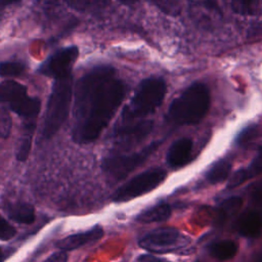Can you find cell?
Segmentation results:
<instances>
[{"label": "cell", "mask_w": 262, "mask_h": 262, "mask_svg": "<svg viewBox=\"0 0 262 262\" xmlns=\"http://www.w3.org/2000/svg\"><path fill=\"white\" fill-rule=\"evenodd\" d=\"M126 93L123 81L112 67H97L83 76L75 91L73 139L77 143L95 140L107 126Z\"/></svg>", "instance_id": "obj_1"}, {"label": "cell", "mask_w": 262, "mask_h": 262, "mask_svg": "<svg viewBox=\"0 0 262 262\" xmlns=\"http://www.w3.org/2000/svg\"><path fill=\"white\" fill-rule=\"evenodd\" d=\"M209 106L210 93L207 86L194 83L172 101L168 119L176 125H193L203 120Z\"/></svg>", "instance_id": "obj_2"}, {"label": "cell", "mask_w": 262, "mask_h": 262, "mask_svg": "<svg viewBox=\"0 0 262 262\" xmlns=\"http://www.w3.org/2000/svg\"><path fill=\"white\" fill-rule=\"evenodd\" d=\"M166 89V83L161 78H149L142 81L122 113L123 121L129 122L154 113L162 103Z\"/></svg>", "instance_id": "obj_3"}, {"label": "cell", "mask_w": 262, "mask_h": 262, "mask_svg": "<svg viewBox=\"0 0 262 262\" xmlns=\"http://www.w3.org/2000/svg\"><path fill=\"white\" fill-rule=\"evenodd\" d=\"M73 94V78L72 75L56 79L51 93L49 95L45 121L43 127V136L45 138L52 137L62 126L67 120Z\"/></svg>", "instance_id": "obj_4"}, {"label": "cell", "mask_w": 262, "mask_h": 262, "mask_svg": "<svg viewBox=\"0 0 262 262\" xmlns=\"http://www.w3.org/2000/svg\"><path fill=\"white\" fill-rule=\"evenodd\" d=\"M167 177L166 170L151 168L136 175L119 187L114 195V202H128L157 188Z\"/></svg>", "instance_id": "obj_5"}, {"label": "cell", "mask_w": 262, "mask_h": 262, "mask_svg": "<svg viewBox=\"0 0 262 262\" xmlns=\"http://www.w3.org/2000/svg\"><path fill=\"white\" fill-rule=\"evenodd\" d=\"M160 145L161 141H155L143 149L131 155H116L107 157L102 161L101 168L107 176L115 179H122L144 163Z\"/></svg>", "instance_id": "obj_6"}, {"label": "cell", "mask_w": 262, "mask_h": 262, "mask_svg": "<svg viewBox=\"0 0 262 262\" xmlns=\"http://www.w3.org/2000/svg\"><path fill=\"white\" fill-rule=\"evenodd\" d=\"M188 238L175 228H162L154 230L139 241V246L146 251L164 254L181 249L188 244Z\"/></svg>", "instance_id": "obj_7"}, {"label": "cell", "mask_w": 262, "mask_h": 262, "mask_svg": "<svg viewBox=\"0 0 262 262\" xmlns=\"http://www.w3.org/2000/svg\"><path fill=\"white\" fill-rule=\"evenodd\" d=\"M78 55L79 50L76 46L61 48L41 64L39 72L42 75L54 78L55 80L66 78L72 75V68Z\"/></svg>", "instance_id": "obj_8"}, {"label": "cell", "mask_w": 262, "mask_h": 262, "mask_svg": "<svg viewBox=\"0 0 262 262\" xmlns=\"http://www.w3.org/2000/svg\"><path fill=\"white\" fill-rule=\"evenodd\" d=\"M103 229L100 226H95L87 231L69 235L56 243V247L61 251H71L80 248L88 243L95 242L102 237Z\"/></svg>", "instance_id": "obj_9"}, {"label": "cell", "mask_w": 262, "mask_h": 262, "mask_svg": "<svg viewBox=\"0 0 262 262\" xmlns=\"http://www.w3.org/2000/svg\"><path fill=\"white\" fill-rule=\"evenodd\" d=\"M192 141L189 138H180L174 141L168 149L167 162L173 168H180L185 165L190 157Z\"/></svg>", "instance_id": "obj_10"}, {"label": "cell", "mask_w": 262, "mask_h": 262, "mask_svg": "<svg viewBox=\"0 0 262 262\" xmlns=\"http://www.w3.org/2000/svg\"><path fill=\"white\" fill-rule=\"evenodd\" d=\"M152 129V122L144 121L136 125H124L116 129L115 137L122 142H133L143 139Z\"/></svg>", "instance_id": "obj_11"}, {"label": "cell", "mask_w": 262, "mask_h": 262, "mask_svg": "<svg viewBox=\"0 0 262 262\" xmlns=\"http://www.w3.org/2000/svg\"><path fill=\"white\" fill-rule=\"evenodd\" d=\"M238 232L246 237H257L262 230V219L255 211L244 213L237 221Z\"/></svg>", "instance_id": "obj_12"}, {"label": "cell", "mask_w": 262, "mask_h": 262, "mask_svg": "<svg viewBox=\"0 0 262 262\" xmlns=\"http://www.w3.org/2000/svg\"><path fill=\"white\" fill-rule=\"evenodd\" d=\"M6 213L10 219L20 224H31L35 220V209L32 205L24 202L8 204Z\"/></svg>", "instance_id": "obj_13"}, {"label": "cell", "mask_w": 262, "mask_h": 262, "mask_svg": "<svg viewBox=\"0 0 262 262\" xmlns=\"http://www.w3.org/2000/svg\"><path fill=\"white\" fill-rule=\"evenodd\" d=\"M26 95H28L27 87L18 82L9 80L0 84V101L11 104L18 101Z\"/></svg>", "instance_id": "obj_14"}, {"label": "cell", "mask_w": 262, "mask_h": 262, "mask_svg": "<svg viewBox=\"0 0 262 262\" xmlns=\"http://www.w3.org/2000/svg\"><path fill=\"white\" fill-rule=\"evenodd\" d=\"M171 213L172 210L168 204H159L140 213L136 217V220L140 223L162 222L167 220L171 216Z\"/></svg>", "instance_id": "obj_15"}, {"label": "cell", "mask_w": 262, "mask_h": 262, "mask_svg": "<svg viewBox=\"0 0 262 262\" xmlns=\"http://www.w3.org/2000/svg\"><path fill=\"white\" fill-rule=\"evenodd\" d=\"M9 106L20 117L33 118L38 115L41 107V101L38 98L26 95L18 101L9 104Z\"/></svg>", "instance_id": "obj_16"}, {"label": "cell", "mask_w": 262, "mask_h": 262, "mask_svg": "<svg viewBox=\"0 0 262 262\" xmlns=\"http://www.w3.org/2000/svg\"><path fill=\"white\" fill-rule=\"evenodd\" d=\"M209 253L218 260H228L237 253V245L231 239L220 241L209 247Z\"/></svg>", "instance_id": "obj_17"}, {"label": "cell", "mask_w": 262, "mask_h": 262, "mask_svg": "<svg viewBox=\"0 0 262 262\" xmlns=\"http://www.w3.org/2000/svg\"><path fill=\"white\" fill-rule=\"evenodd\" d=\"M231 171V164L226 160H220L215 163L208 171L206 177L210 183H219L228 178Z\"/></svg>", "instance_id": "obj_18"}, {"label": "cell", "mask_w": 262, "mask_h": 262, "mask_svg": "<svg viewBox=\"0 0 262 262\" xmlns=\"http://www.w3.org/2000/svg\"><path fill=\"white\" fill-rule=\"evenodd\" d=\"M191 7L194 8L199 15L206 16L208 14L216 16H221L222 12L218 5V0H188Z\"/></svg>", "instance_id": "obj_19"}, {"label": "cell", "mask_w": 262, "mask_h": 262, "mask_svg": "<svg viewBox=\"0 0 262 262\" xmlns=\"http://www.w3.org/2000/svg\"><path fill=\"white\" fill-rule=\"evenodd\" d=\"M243 205V200L237 196L229 198L223 201L218 208V217L221 221H226L227 219L234 216Z\"/></svg>", "instance_id": "obj_20"}, {"label": "cell", "mask_w": 262, "mask_h": 262, "mask_svg": "<svg viewBox=\"0 0 262 262\" xmlns=\"http://www.w3.org/2000/svg\"><path fill=\"white\" fill-rule=\"evenodd\" d=\"M69 6L79 11H96L105 7L108 0H64Z\"/></svg>", "instance_id": "obj_21"}, {"label": "cell", "mask_w": 262, "mask_h": 262, "mask_svg": "<svg viewBox=\"0 0 262 262\" xmlns=\"http://www.w3.org/2000/svg\"><path fill=\"white\" fill-rule=\"evenodd\" d=\"M33 131H34V126L33 125H28L25 128V131L23 133L19 146L17 149L16 158L18 161L24 162L28 159L29 154L31 151L32 147V138H33Z\"/></svg>", "instance_id": "obj_22"}, {"label": "cell", "mask_w": 262, "mask_h": 262, "mask_svg": "<svg viewBox=\"0 0 262 262\" xmlns=\"http://www.w3.org/2000/svg\"><path fill=\"white\" fill-rule=\"evenodd\" d=\"M233 11L241 15H252L257 12V0H229Z\"/></svg>", "instance_id": "obj_23"}, {"label": "cell", "mask_w": 262, "mask_h": 262, "mask_svg": "<svg viewBox=\"0 0 262 262\" xmlns=\"http://www.w3.org/2000/svg\"><path fill=\"white\" fill-rule=\"evenodd\" d=\"M158 6L164 13L176 16L180 13L179 0H149Z\"/></svg>", "instance_id": "obj_24"}, {"label": "cell", "mask_w": 262, "mask_h": 262, "mask_svg": "<svg viewBox=\"0 0 262 262\" xmlns=\"http://www.w3.org/2000/svg\"><path fill=\"white\" fill-rule=\"evenodd\" d=\"M25 70V66L18 61H4L0 63V76L14 77L19 76Z\"/></svg>", "instance_id": "obj_25"}, {"label": "cell", "mask_w": 262, "mask_h": 262, "mask_svg": "<svg viewBox=\"0 0 262 262\" xmlns=\"http://www.w3.org/2000/svg\"><path fill=\"white\" fill-rule=\"evenodd\" d=\"M248 179H249V176H248L247 170L239 169V170L235 171L232 174V176L229 178L228 183H227V188H235V187L239 186L241 184H243Z\"/></svg>", "instance_id": "obj_26"}, {"label": "cell", "mask_w": 262, "mask_h": 262, "mask_svg": "<svg viewBox=\"0 0 262 262\" xmlns=\"http://www.w3.org/2000/svg\"><path fill=\"white\" fill-rule=\"evenodd\" d=\"M16 233L15 228L10 225L1 215H0V239L8 241L12 238Z\"/></svg>", "instance_id": "obj_27"}, {"label": "cell", "mask_w": 262, "mask_h": 262, "mask_svg": "<svg viewBox=\"0 0 262 262\" xmlns=\"http://www.w3.org/2000/svg\"><path fill=\"white\" fill-rule=\"evenodd\" d=\"M249 179L262 174V155L257 156L251 163V165L246 169Z\"/></svg>", "instance_id": "obj_28"}, {"label": "cell", "mask_w": 262, "mask_h": 262, "mask_svg": "<svg viewBox=\"0 0 262 262\" xmlns=\"http://www.w3.org/2000/svg\"><path fill=\"white\" fill-rule=\"evenodd\" d=\"M10 119L8 116L0 113V137H7L10 132Z\"/></svg>", "instance_id": "obj_29"}, {"label": "cell", "mask_w": 262, "mask_h": 262, "mask_svg": "<svg viewBox=\"0 0 262 262\" xmlns=\"http://www.w3.org/2000/svg\"><path fill=\"white\" fill-rule=\"evenodd\" d=\"M67 260H68V257L64 251H59L52 254L44 262H67Z\"/></svg>", "instance_id": "obj_30"}, {"label": "cell", "mask_w": 262, "mask_h": 262, "mask_svg": "<svg viewBox=\"0 0 262 262\" xmlns=\"http://www.w3.org/2000/svg\"><path fill=\"white\" fill-rule=\"evenodd\" d=\"M139 261L140 262H170V261H167V260H164V259H160V258H156L154 256H148V255L141 256L139 258Z\"/></svg>", "instance_id": "obj_31"}, {"label": "cell", "mask_w": 262, "mask_h": 262, "mask_svg": "<svg viewBox=\"0 0 262 262\" xmlns=\"http://www.w3.org/2000/svg\"><path fill=\"white\" fill-rule=\"evenodd\" d=\"M19 0H0V5L2 6H7V5H11L13 3H16Z\"/></svg>", "instance_id": "obj_32"}, {"label": "cell", "mask_w": 262, "mask_h": 262, "mask_svg": "<svg viewBox=\"0 0 262 262\" xmlns=\"http://www.w3.org/2000/svg\"><path fill=\"white\" fill-rule=\"evenodd\" d=\"M118 1H120L121 3H123L125 5H133L136 3L137 0H118Z\"/></svg>", "instance_id": "obj_33"}, {"label": "cell", "mask_w": 262, "mask_h": 262, "mask_svg": "<svg viewBox=\"0 0 262 262\" xmlns=\"http://www.w3.org/2000/svg\"><path fill=\"white\" fill-rule=\"evenodd\" d=\"M3 258H4V256H3V253H2V250L0 249V262H2V260H3Z\"/></svg>", "instance_id": "obj_34"}]
</instances>
